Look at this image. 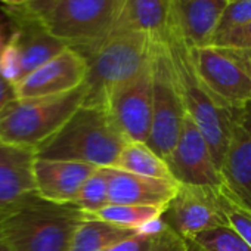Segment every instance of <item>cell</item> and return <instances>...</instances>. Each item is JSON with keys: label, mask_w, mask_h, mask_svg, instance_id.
<instances>
[{"label": "cell", "mask_w": 251, "mask_h": 251, "mask_svg": "<svg viewBox=\"0 0 251 251\" xmlns=\"http://www.w3.org/2000/svg\"><path fill=\"white\" fill-rule=\"evenodd\" d=\"M86 213L33 195L3 213L2 232L12 251H68Z\"/></svg>", "instance_id": "1"}, {"label": "cell", "mask_w": 251, "mask_h": 251, "mask_svg": "<svg viewBox=\"0 0 251 251\" xmlns=\"http://www.w3.org/2000/svg\"><path fill=\"white\" fill-rule=\"evenodd\" d=\"M126 144L105 106L83 105L36 157L112 167Z\"/></svg>", "instance_id": "2"}, {"label": "cell", "mask_w": 251, "mask_h": 251, "mask_svg": "<svg viewBox=\"0 0 251 251\" xmlns=\"http://www.w3.org/2000/svg\"><path fill=\"white\" fill-rule=\"evenodd\" d=\"M172 61L176 83L186 114L195 121L213 152L220 170L227 151L238 111L223 105L197 75L188 53V45L170 30L163 39Z\"/></svg>", "instance_id": "3"}, {"label": "cell", "mask_w": 251, "mask_h": 251, "mask_svg": "<svg viewBox=\"0 0 251 251\" xmlns=\"http://www.w3.org/2000/svg\"><path fill=\"white\" fill-rule=\"evenodd\" d=\"M155 40L145 33L111 34L86 55V106H105L109 95L138 77L151 62Z\"/></svg>", "instance_id": "4"}, {"label": "cell", "mask_w": 251, "mask_h": 251, "mask_svg": "<svg viewBox=\"0 0 251 251\" xmlns=\"http://www.w3.org/2000/svg\"><path fill=\"white\" fill-rule=\"evenodd\" d=\"M86 86L55 96L15 99L0 112V139L37 152L83 106Z\"/></svg>", "instance_id": "5"}, {"label": "cell", "mask_w": 251, "mask_h": 251, "mask_svg": "<svg viewBox=\"0 0 251 251\" xmlns=\"http://www.w3.org/2000/svg\"><path fill=\"white\" fill-rule=\"evenodd\" d=\"M124 0H59L42 21L48 31L83 56L115 28Z\"/></svg>", "instance_id": "6"}, {"label": "cell", "mask_w": 251, "mask_h": 251, "mask_svg": "<svg viewBox=\"0 0 251 251\" xmlns=\"http://www.w3.org/2000/svg\"><path fill=\"white\" fill-rule=\"evenodd\" d=\"M151 64L152 130L148 145L166 160L182 133L186 111L164 40H155Z\"/></svg>", "instance_id": "7"}, {"label": "cell", "mask_w": 251, "mask_h": 251, "mask_svg": "<svg viewBox=\"0 0 251 251\" xmlns=\"http://www.w3.org/2000/svg\"><path fill=\"white\" fill-rule=\"evenodd\" d=\"M188 53L197 75L223 105L235 111L251 105V77L232 50L188 46Z\"/></svg>", "instance_id": "8"}, {"label": "cell", "mask_w": 251, "mask_h": 251, "mask_svg": "<svg viewBox=\"0 0 251 251\" xmlns=\"http://www.w3.org/2000/svg\"><path fill=\"white\" fill-rule=\"evenodd\" d=\"M105 108L127 142L148 144L152 130V64L115 89Z\"/></svg>", "instance_id": "9"}, {"label": "cell", "mask_w": 251, "mask_h": 251, "mask_svg": "<svg viewBox=\"0 0 251 251\" xmlns=\"http://www.w3.org/2000/svg\"><path fill=\"white\" fill-rule=\"evenodd\" d=\"M166 161L175 180L180 185L200 188H217L223 185L222 173L208 142L188 114L177 144Z\"/></svg>", "instance_id": "10"}, {"label": "cell", "mask_w": 251, "mask_h": 251, "mask_svg": "<svg viewBox=\"0 0 251 251\" xmlns=\"http://www.w3.org/2000/svg\"><path fill=\"white\" fill-rule=\"evenodd\" d=\"M163 219L183 239H189L204 230L229 226L214 188L189 185L179 186Z\"/></svg>", "instance_id": "11"}, {"label": "cell", "mask_w": 251, "mask_h": 251, "mask_svg": "<svg viewBox=\"0 0 251 251\" xmlns=\"http://www.w3.org/2000/svg\"><path fill=\"white\" fill-rule=\"evenodd\" d=\"M87 77V61L77 50L67 48L52 61L24 77L17 86V99L55 96L81 87Z\"/></svg>", "instance_id": "12"}, {"label": "cell", "mask_w": 251, "mask_h": 251, "mask_svg": "<svg viewBox=\"0 0 251 251\" xmlns=\"http://www.w3.org/2000/svg\"><path fill=\"white\" fill-rule=\"evenodd\" d=\"M220 173L225 192L251 214V105L236 114Z\"/></svg>", "instance_id": "13"}, {"label": "cell", "mask_w": 251, "mask_h": 251, "mask_svg": "<svg viewBox=\"0 0 251 251\" xmlns=\"http://www.w3.org/2000/svg\"><path fill=\"white\" fill-rule=\"evenodd\" d=\"M229 0H172L170 31L189 48L208 46Z\"/></svg>", "instance_id": "14"}, {"label": "cell", "mask_w": 251, "mask_h": 251, "mask_svg": "<svg viewBox=\"0 0 251 251\" xmlns=\"http://www.w3.org/2000/svg\"><path fill=\"white\" fill-rule=\"evenodd\" d=\"M96 169V166L78 161L36 157V192L40 198L55 204H74L83 185Z\"/></svg>", "instance_id": "15"}, {"label": "cell", "mask_w": 251, "mask_h": 251, "mask_svg": "<svg viewBox=\"0 0 251 251\" xmlns=\"http://www.w3.org/2000/svg\"><path fill=\"white\" fill-rule=\"evenodd\" d=\"M36 152L0 139V211H8L37 195Z\"/></svg>", "instance_id": "16"}, {"label": "cell", "mask_w": 251, "mask_h": 251, "mask_svg": "<svg viewBox=\"0 0 251 251\" xmlns=\"http://www.w3.org/2000/svg\"><path fill=\"white\" fill-rule=\"evenodd\" d=\"M109 204L154 205L167 208L179 191L175 180L155 179L108 167Z\"/></svg>", "instance_id": "17"}, {"label": "cell", "mask_w": 251, "mask_h": 251, "mask_svg": "<svg viewBox=\"0 0 251 251\" xmlns=\"http://www.w3.org/2000/svg\"><path fill=\"white\" fill-rule=\"evenodd\" d=\"M172 0H124L114 33H145L163 40L170 28Z\"/></svg>", "instance_id": "18"}, {"label": "cell", "mask_w": 251, "mask_h": 251, "mask_svg": "<svg viewBox=\"0 0 251 251\" xmlns=\"http://www.w3.org/2000/svg\"><path fill=\"white\" fill-rule=\"evenodd\" d=\"M112 169L155 179L175 180L167 166V161L163 157H160L148 144L144 142L126 144L118 158L115 160Z\"/></svg>", "instance_id": "19"}, {"label": "cell", "mask_w": 251, "mask_h": 251, "mask_svg": "<svg viewBox=\"0 0 251 251\" xmlns=\"http://www.w3.org/2000/svg\"><path fill=\"white\" fill-rule=\"evenodd\" d=\"M136 233L138 230L123 229L86 216L83 223L75 230L68 251H108L115 244Z\"/></svg>", "instance_id": "20"}, {"label": "cell", "mask_w": 251, "mask_h": 251, "mask_svg": "<svg viewBox=\"0 0 251 251\" xmlns=\"http://www.w3.org/2000/svg\"><path fill=\"white\" fill-rule=\"evenodd\" d=\"M166 208L154 205H129V204H109L98 213L87 216L98 219L123 229L139 230L147 223L161 219Z\"/></svg>", "instance_id": "21"}, {"label": "cell", "mask_w": 251, "mask_h": 251, "mask_svg": "<svg viewBox=\"0 0 251 251\" xmlns=\"http://www.w3.org/2000/svg\"><path fill=\"white\" fill-rule=\"evenodd\" d=\"M108 251H185V239L166 222L163 230L157 233H136L115 244Z\"/></svg>", "instance_id": "22"}, {"label": "cell", "mask_w": 251, "mask_h": 251, "mask_svg": "<svg viewBox=\"0 0 251 251\" xmlns=\"http://www.w3.org/2000/svg\"><path fill=\"white\" fill-rule=\"evenodd\" d=\"M74 205L84 211L86 216H92L109 205L108 167H98L93 172V175L83 185Z\"/></svg>", "instance_id": "23"}, {"label": "cell", "mask_w": 251, "mask_h": 251, "mask_svg": "<svg viewBox=\"0 0 251 251\" xmlns=\"http://www.w3.org/2000/svg\"><path fill=\"white\" fill-rule=\"evenodd\" d=\"M189 239L207 251H251V247L230 226L204 230Z\"/></svg>", "instance_id": "24"}, {"label": "cell", "mask_w": 251, "mask_h": 251, "mask_svg": "<svg viewBox=\"0 0 251 251\" xmlns=\"http://www.w3.org/2000/svg\"><path fill=\"white\" fill-rule=\"evenodd\" d=\"M217 201L227 219L229 226L251 247V214L244 210L239 204H236L222 186L214 188Z\"/></svg>", "instance_id": "25"}, {"label": "cell", "mask_w": 251, "mask_h": 251, "mask_svg": "<svg viewBox=\"0 0 251 251\" xmlns=\"http://www.w3.org/2000/svg\"><path fill=\"white\" fill-rule=\"evenodd\" d=\"M0 75L12 86H17L23 80V61L21 52L14 34L9 36L8 43L0 52Z\"/></svg>", "instance_id": "26"}, {"label": "cell", "mask_w": 251, "mask_h": 251, "mask_svg": "<svg viewBox=\"0 0 251 251\" xmlns=\"http://www.w3.org/2000/svg\"><path fill=\"white\" fill-rule=\"evenodd\" d=\"M248 23H251V0H229L219 21L216 34L245 25Z\"/></svg>", "instance_id": "27"}, {"label": "cell", "mask_w": 251, "mask_h": 251, "mask_svg": "<svg viewBox=\"0 0 251 251\" xmlns=\"http://www.w3.org/2000/svg\"><path fill=\"white\" fill-rule=\"evenodd\" d=\"M208 46L235 50H251V23L216 34Z\"/></svg>", "instance_id": "28"}, {"label": "cell", "mask_w": 251, "mask_h": 251, "mask_svg": "<svg viewBox=\"0 0 251 251\" xmlns=\"http://www.w3.org/2000/svg\"><path fill=\"white\" fill-rule=\"evenodd\" d=\"M59 0H28V3L25 6H20L21 12L34 17V18H43L46 14H49Z\"/></svg>", "instance_id": "29"}, {"label": "cell", "mask_w": 251, "mask_h": 251, "mask_svg": "<svg viewBox=\"0 0 251 251\" xmlns=\"http://www.w3.org/2000/svg\"><path fill=\"white\" fill-rule=\"evenodd\" d=\"M15 99H17L15 86H12L9 81H6L2 75H0V112H2Z\"/></svg>", "instance_id": "30"}, {"label": "cell", "mask_w": 251, "mask_h": 251, "mask_svg": "<svg viewBox=\"0 0 251 251\" xmlns=\"http://www.w3.org/2000/svg\"><path fill=\"white\" fill-rule=\"evenodd\" d=\"M229 50H232L238 56V59L244 64L245 70L251 77V50H235V49H229Z\"/></svg>", "instance_id": "31"}, {"label": "cell", "mask_w": 251, "mask_h": 251, "mask_svg": "<svg viewBox=\"0 0 251 251\" xmlns=\"http://www.w3.org/2000/svg\"><path fill=\"white\" fill-rule=\"evenodd\" d=\"M6 27H8V24H6L5 21L0 20V52L3 50L5 45H6L8 40H9V37L6 36Z\"/></svg>", "instance_id": "32"}, {"label": "cell", "mask_w": 251, "mask_h": 251, "mask_svg": "<svg viewBox=\"0 0 251 251\" xmlns=\"http://www.w3.org/2000/svg\"><path fill=\"white\" fill-rule=\"evenodd\" d=\"M3 213L5 211H0V251H12L3 236V232H2V219H3Z\"/></svg>", "instance_id": "33"}, {"label": "cell", "mask_w": 251, "mask_h": 251, "mask_svg": "<svg viewBox=\"0 0 251 251\" xmlns=\"http://www.w3.org/2000/svg\"><path fill=\"white\" fill-rule=\"evenodd\" d=\"M6 8H20L25 6L28 3V0H0Z\"/></svg>", "instance_id": "34"}]
</instances>
